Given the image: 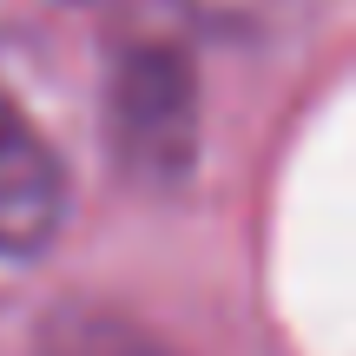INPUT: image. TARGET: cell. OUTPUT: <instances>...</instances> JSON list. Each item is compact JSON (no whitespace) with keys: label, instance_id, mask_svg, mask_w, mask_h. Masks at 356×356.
<instances>
[{"label":"cell","instance_id":"1","mask_svg":"<svg viewBox=\"0 0 356 356\" xmlns=\"http://www.w3.org/2000/svg\"><path fill=\"white\" fill-rule=\"evenodd\" d=\"M113 152L139 185H178L198 165V73L172 40H132L106 92Z\"/></svg>","mask_w":356,"mask_h":356},{"label":"cell","instance_id":"2","mask_svg":"<svg viewBox=\"0 0 356 356\" xmlns=\"http://www.w3.org/2000/svg\"><path fill=\"white\" fill-rule=\"evenodd\" d=\"M66 218V159L0 79V257H40Z\"/></svg>","mask_w":356,"mask_h":356},{"label":"cell","instance_id":"3","mask_svg":"<svg viewBox=\"0 0 356 356\" xmlns=\"http://www.w3.org/2000/svg\"><path fill=\"white\" fill-rule=\"evenodd\" d=\"M33 356H185V350H172L165 337L139 330V323L119 317V310L66 304L33 330Z\"/></svg>","mask_w":356,"mask_h":356}]
</instances>
